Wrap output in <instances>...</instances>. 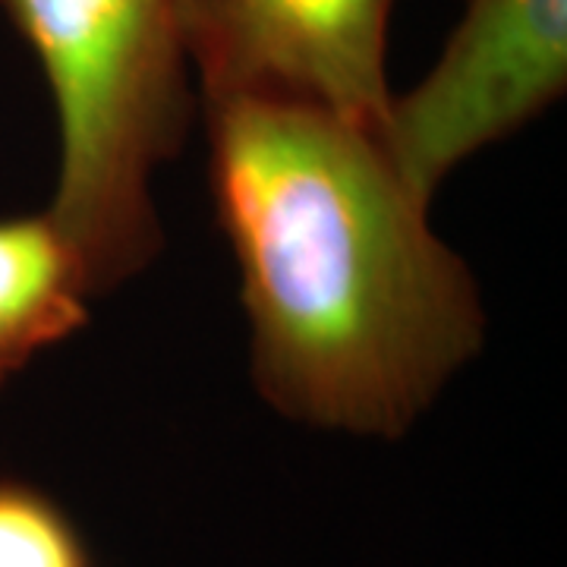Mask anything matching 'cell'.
Segmentation results:
<instances>
[{"label":"cell","instance_id":"obj_1","mask_svg":"<svg viewBox=\"0 0 567 567\" xmlns=\"http://www.w3.org/2000/svg\"><path fill=\"white\" fill-rule=\"evenodd\" d=\"M199 111L256 394L306 429L404 439L486 347L473 268L379 133L265 99Z\"/></svg>","mask_w":567,"mask_h":567},{"label":"cell","instance_id":"obj_2","mask_svg":"<svg viewBox=\"0 0 567 567\" xmlns=\"http://www.w3.org/2000/svg\"><path fill=\"white\" fill-rule=\"evenodd\" d=\"M0 10L54 104L48 215L80 256L92 297H104L158 259V174L199 111L181 0H0Z\"/></svg>","mask_w":567,"mask_h":567},{"label":"cell","instance_id":"obj_3","mask_svg":"<svg viewBox=\"0 0 567 567\" xmlns=\"http://www.w3.org/2000/svg\"><path fill=\"white\" fill-rule=\"evenodd\" d=\"M567 92V0H464L439 61L391 99L382 142L432 205L473 155L517 136Z\"/></svg>","mask_w":567,"mask_h":567},{"label":"cell","instance_id":"obj_4","mask_svg":"<svg viewBox=\"0 0 567 567\" xmlns=\"http://www.w3.org/2000/svg\"><path fill=\"white\" fill-rule=\"evenodd\" d=\"M394 7L398 0H181L199 102L309 104L382 136L394 99Z\"/></svg>","mask_w":567,"mask_h":567},{"label":"cell","instance_id":"obj_5","mask_svg":"<svg viewBox=\"0 0 567 567\" xmlns=\"http://www.w3.org/2000/svg\"><path fill=\"white\" fill-rule=\"evenodd\" d=\"M80 256L44 212L0 218V391L92 319Z\"/></svg>","mask_w":567,"mask_h":567},{"label":"cell","instance_id":"obj_6","mask_svg":"<svg viewBox=\"0 0 567 567\" xmlns=\"http://www.w3.org/2000/svg\"><path fill=\"white\" fill-rule=\"evenodd\" d=\"M0 567H99L80 520L48 488L0 476Z\"/></svg>","mask_w":567,"mask_h":567}]
</instances>
